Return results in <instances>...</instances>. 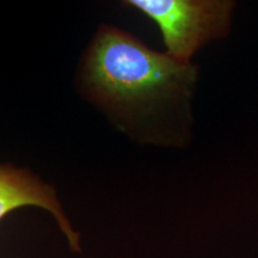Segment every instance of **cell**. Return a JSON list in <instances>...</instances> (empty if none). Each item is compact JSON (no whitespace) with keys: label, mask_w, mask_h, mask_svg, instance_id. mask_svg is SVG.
I'll list each match as a JSON object with an SVG mask.
<instances>
[{"label":"cell","mask_w":258,"mask_h":258,"mask_svg":"<svg viewBox=\"0 0 258 258\" xmlns=\"http://www.w3.org/2000/svg\"><path fill=\"white\" fill-rule=\"evenodd\" d=\"M123 5L152 19L166 53L186 63L203 47L230 36L237 8L233 0H127Z\"/></svg>","instance_id":"obj_2"},{"label":"cell","mask_w":258,"mask_h":258,"mask_svg":"<svg viewBox=\"0 0 258 258\" xmlns=\"http://www.w3.org/2000/svg\"><path fill=\"white\" fill-rule=\"evenodd\" d=\"M22 207H38L55 219L71 250L80 252V234L73 228L53 186L44 183L28 169L0 165V220Z\"/></svg>","instance_id":"obj_3"},{"label":"cell","mask_w":258,"mask_h":258,"mask_svg":"<svg viewBox=\"0 0 258 258\" xmlns=\"http://www.w3.org/2000/svg\"><path fill=\"white\" fill-rule=\"evenodd\" d=\"M198 64L180 62L112 25L102 24L83 55L79 88L138 143L183 148L192 138Z\"/></svg>","instance_id":"obj_1"}]
</instances>
